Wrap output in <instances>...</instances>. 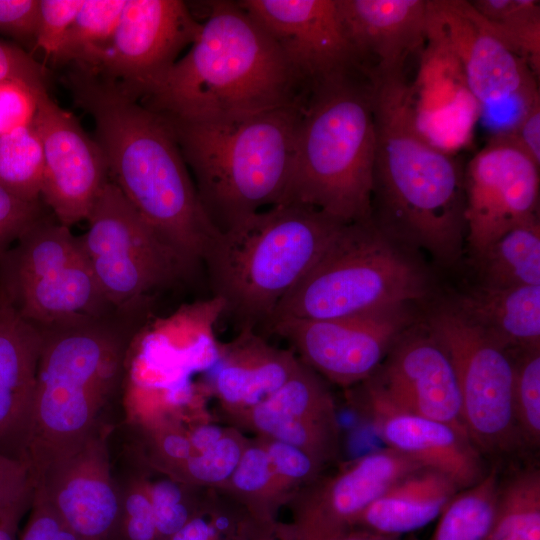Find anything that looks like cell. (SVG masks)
<instances>
[{
    "instance_id": "23",
    "label": "cell",
    "mask_w": 540,
    "mask_h": 540,
    "mask_svg": "<svg viewBox=\"0 0 540 540\" xmlns=\"http://www.w3.org/2000/svg\"><path fill=\"white\" fill-rule=\"evenodd\" d=\"M356 59L369 78L402 73L425 43L428 0H336Z\"/></svg>"
},
{
    "instance_id": "22",
    "label": "cell",
    "mask_w": 540,
    "mask_h": 540,
    "mask_svg": "<svg viewBox=\"0 0 540 540\" xmlns=\"http://www.w3.org/2000/svg\"><path fill=\"white\" fill-rule=\"evenodd\" d=\"M359 384L361 392L355 399L361 401L359 406L389 448L447 475L460 490L488 472L483 455L467 435L446 423L396 407L367 380Z\"/></svg>"
},
{
    "instance_id": "4",
    "label": "cell",
    "mask_w": 540,
    "mask_h": 540,
    "mask_svg": "<svg viewBox=\"0 0 540 540\" xmlns=\"http://www.w3.org/2000/svg\"><path fill=\"white\" fill-rule=\"evenodd\" d=\"M374 153L369 76L353 68L311 83L283 203L313 208L343 224L370 221Z\"/></svg>"
},
{
    "instance_id": "34",
    "label": "cell",
    "mask_w": 540,
    "mask_h": 540,
    "mask_svg": "<svg viewBox=\"0 0 540 540\" xmlns=\"http://www.w3.org/2000/svg\"><path fill=\"white\" fill-rule=\"evenodd\" d=\"M43 148L33 122L0 136V184L17 198L39 203Z\"/></svg>"
},
{
    "instance_id": "28",
    "label": "cell",
    "mask_w": 540,
    "mask_h": 540,
    "mask_svg": "<svg viewBox=\"0 0 540 540\" xmlns=\"http://www.w3.org/2000/svg\"><path fill=\"white\" fill-rule=\"evenodd\" d=\"M451 303L511 352L540 347V285H478Z\"/></svg>"
},
{
    "instance_id": "37",
    "label": "cell",
    "mask_w": 540,
    "mask_h": 540,
    "mask_svg": "<svg viewBox=\"0 0 540 540\" xmlns=\"http://www.w3.org/2000/svg\"><path fill=\"white\" fill-rule=\"evenodd\" d=\"M247 441L235 427L227 428L213 446L191 455L176 479L205 489L221 488L236 469Z\"/></svg>"
},
{
    "instance_id": "30",
    "label": "cell",
    "mask_w": 540,
    "mask_h": 540,
    "mask_svg": "<svg viewBox=\"0 0 540 540\" xmlns=\"http://www.w3.org/2000/svg\"><path fill=\"white\" fill-rule=\"evenodd\" d=\"M473 260L479 285L493 288L540 285V222L511 229Z\"/></svg>"
},
{
    "instance_id": "24",
    "label": "cell",
    "mask_w": 540,
    "mask_h": 540,
    "mask_svg": "<svg viewBox=\"0 0 540 540\" xmlns=\"http://www.w3.org/2000/svg\"><path fill=\"white\" fill-rule=\"evenodd\" d=\"M425 42L416 82L410 85L414 121L430 144L451 154L470 140L480 107L458 59L440 43Z\"/></svg>"
},
{
    "instance_id": "7",
    "label": "cell",
    "mask_w": 540,
    "mask_h": 540,
    "mask_svg": "<svg viewBox=\"0 0 540 540\" xmlns=\"http://www.w3.org/2000/svg\"><path fill=\"white\" fill-rule=\"evenodd\" d=\"M40 329L43 342L24 451L33 474L96 430L124 351L121 335L107 318Z\"/></svg>"
},
{
    "instance_id": "46",
    "label": "cell",
    "mask_w": 540,
    "mask_h": 540,
    "mask_svg": "<svg viewBox=\"0 0 540 540\" xmlns=\"http://www.w3.org/2000/svg\"><path fill=\"white\" fill-rule=\"evenodd\" d=\"M154 438L156 442L152 457L153 466L176 479L185 462L194 454L188 431L168 426L158 431Z\"/></svg>"
},
{
    "instance_id": "41",
    "label": "cell",
    "mask_w": 540,
    "mask_h": 540,
    "mask_svg": "<svg viewBox=\"0 0 540 540\" xmlns=\"http://www.w3.org/2000/svg\"><path fill=\"white\" fill-rule=\"evenodd\" d=\"M84 0H39V20L34 49L50 60L60 50Z\"/></svg>"
},
{
    "instance_id": "10",
    "label": "cell",
    "mask_w": 540,
    "mask_h": 540,
    "mask_svg": "<svg viewBox=\"0 0 540 540\" xmlns=\"http://www.w3.org/2000/svg\"><path fill=\"white\" fill-rule=\"evenodd\" d=\"M424 322L452 361L464 424L475 447L492 457L524 447L513 408L512 352L451 302L439 305Z\"/></svg>"
},
{
    "instance_id": "26",
    "label": "cell",
    "mask_w": 540,
    "mask_h": 540,
    "mask_svg": "<svg viewBox=\"0 0 540 540\" xmlns=\"http://www.w3.org/2000/svg\"><path fill=\"white\" fill-rule=\"evenodd\" d=\"M212 378L214 395L233 422L276 392L298 369L294 351L276 348L242 328L230 342L218 347Z\"/></svg>"
},
{
    "instance_id": "27",
    "label": "cell",
    "mask_w": 540,
    "mask_h": 540,
    "mask_svg": "<svg viewBox=\"0 0 540 540\" xmlns=\"http://www.w3.org/2000/svg\"><path fill=\"white\" fill-rule=\"evenodd\" d=\"M459 491L447 475L420 468L387 488L361 514L355 526L401 536L438 518Z\"/></svg>"
},
{
    "instance_id": "36",
    "label": "cell",
    "mask_w": 540,
    "mask_h": 540,
    "mask_svg": "<svg viewBox=\"0 0 540 540\" xmlns=\"http://www.w3.org/2000/svg\"><path fill=\"white\" fill-rule=\"evenodd\" d=\"M148 493L160 540H167L182 529L206 506L197 487L172 477L147 480Z\"/></svg>"
},
{
    "instance_id": "9",
    "label": "cell",
    "mask_w": 540,
    "mask_h": 540,
    "mask_svg": "<svg viewBox=\"0 0 540 540\" xmlns=\"http://www.w3.org/2000/svg\"><path fill=\"white\" fill-rule=\"evenodd\" d=\"M4 295L37 327L79 319L107 318L104 297L79 236L42 216L0 259Z\"/></svg>"
},
{
    "instance_id": "25",
    "label": "cell",
    "mask_w": 540,
    "mask_h": 540,
    "mask_svg": "<svg viewBox=\"0 0 540 540\" xmlns=\"http://www.w3.org/2000/svg\"><path fill=\"white\" fill-rule=\"evenodd\" d=\"M42 331L0 299V453L24 459Z\"/></svg>"
},
{
    "instance_id": "39",
    "label": "cell",
    "mask_w": 540,
    "mask_h": 540,
    "mask_svg": "<svg viewBox=\"0 0 540 540\" xmlns=\"http://www.w3.org/2000/svg\"><path fill=\"white\" fill-rule=\"evenodd\" d=\"M121 514L116 540H160L144 477L132 478L120 488Z\"/></svg>"
},
{
    "instance_id": "48",
    "label": "cell",
    "mask_w": 540,
    "mask_h": 540,
    "mask_svg": "<svg viewBox=\"0 0 540 540\" xmlns=\"http://www.w3.org/2000/svg\"><path fill=\"white\" fill-rule=\"evenodd\" d=\"M20 79L47 87V70L30 53L17 45L0 41V80Z\"/></svg>"
},
{
    "instance_id": "16",
    "label": "cell",
    "mask_w": 540,
    "mask_h": 540,
    "mask_svg": "<svg viewBox=\"0 0 540 540\" xmlns=\"http://www.w3.org/2000/svg\"><path fill=\"white\" fill-rule=\"evenodd\" d=\"M423 467L389 447L356 458L294 491L287 503L291 521L277 522V535L280 540H322L356 527L361 514L387 488Z\"/></svg>"
},
{
    "instance_id": "44",
    "label": "cell",
    "mask_w": 540,
    "mask_h": 540,
    "mask_svg": "<svg viewBox=\"0 0 540 540\" xmlns=\"http://www.w3.org/2000/svg\"><path fill=\"white\" fill-rule=\"evenodd\" d=\"M42 216L39 203L25 202L0 184V259Z\"/></svg>"
},
{
    "instance_id": "18",
    "label": "cell",
    "mask_w": 540,
    "mask_h": 540,
    "mask_svg": "<svg viewBox=\"0 0 540 540\" xmlns=\"http://www.w3.org/2000/svg\"><path fill=\"white\" fill-rule=\"evenodd\" d=\"M33 124L43 148L41 198L58 222L70 228L87 219L109 182L104 153L76 117L51 99L47 88L39 92Z\"/></svg>"
},
{
    "instance_id": "43",
    "label": "cell",
    "mask_w": 540,
    "mask_h": 540,
    "mask_svg": "<svg viewBox=\"0 0 540 540\" xmlns=\"http://www.w3.org/2000/svg\"><path fill=\"white\" fill-rule=\"evenodd\" d=\"M208 496L205 508L167 540H226L242 509Z\"/></svg>"
},
{
    "instance_id": "52",
    "label": "cell",
    "mask_w": 540,
    "mask_h": 540,
    "mask_svg": "<svg viewBox=\"0 0 540 540\" xmlns=\"http://www.w3.org/2000/svg\"><path fill=\"white\" fill-rule=\"evenodd\" d=\"M226 429L213 423H201L189 430L188 436L194 453L203 452L213 446Z\"/></svg>"
},
{
    "instance_id": "47",
    "label": "cell",
    "mask_w": 540,
    "mask_h": 540,
    "mask_svg": "<svg viewBox=\"0 0 540 540\" xmlns=\"http://www.w3.org/2000/svg\"><path fill=\"white\" fill-rule=\"evenodd\" d=\"M20 540H78L52 505L34 492L30 515Z\"/></svg>"
},
{
    "instance_id": "42",
    "label": "cell",
    "mask_w": 540,
    "mask_h": 540,
    "mask_svg": "<svg viewBox=\"0 0 540 540\" xmlns=\"http://www.w3.org/2000/svg\"><path fill=\"white\" fill-rule=\"evenodd\" d=\"M44 88L20 79L0 80V136L33 122Z\"/></svg>"
},
{
    "instance_id": "21",
    "label": "cell",
    "mask_w": 540,
    "mask_h": 540,
    "mask_svg": "<svg viewBox=\"0 0 540 540\" xmlns=\"http://www.w3.org/2000/svg\"><path fill=\"white\" fill-rule=\"evenodd\" d=\"M238 427L295 446L326 466L340 449L333 396L323 378L302 361L272 395L233 421Z\"/></svg>"
},
{
    "instance_id": "15",
    "label": "cell",
    "mask_w": 540,
    "mask_h": 540,
    "mask_svg": "<svg viewBox=\"0 0 540 540\" xmlns=\"http://www.w3.org/2000/svg\"><path fill=\"white\" fill-rule=\"evenodd\" d=\"M539 166L492 135L464 171L466 243L473 259L513 228L539 221Z\"/></svg>"
},
{
    "instance_id": "49",
    "label": "cell",
    "mask_w": 540,
    "mask_h": 540,
    "mask_svg": "<svg viewBox=\"0 0 540 540\" xmlns=\"http://www.w3.org/2000/svg\"><path fill=\"white\" fill-rule=\"evenodd\" d=\"M506 135L540 167V97L536 98L517 124Z\"/></svg>"
},
{
    "instance_id": "38",
    "label": "cell",
    "mask_w": 540,
    "mask_h": 540,
    "mask_svg": "<svg viewBox=\"0 0 540 540\" xmlns=\"http://www.w3.org/2000/svg\"><path fill=\"white\" fill-rule=\"evenodd\" d=\"M34 494V476L29 464L0 453V524L18 528L30 510Z\"/></svg>"
},
{
    "instance_id": "11",
    "label": "cell",
    "mask_w": 540,
    "mask_h": 540,
    "mask_svg": "<svg viewBox=\"0 0 540 540\" xmlns=\"http://www.w3.org/2000/svg\"><path fill=\"white\" fill-rule=\"evenodd\" d=\"M86 221L88 229L79 238L114 309L140 307L150 293L174 284L191 270L110 181Z\"/></svg>"
},
{
    "instance_id": "54",
    "label": "cell",
    "mask_w": 540,
    "mask_h": 540,
    "mask_svg": "<svg viewBox=\"0 0 540 540\" xmlns=\"http://www.w3.org/2000/svg\"><path fill=\"white\" fill-rule=\"evenodd\" d=\"M16 528L0 524V540H15Z\"/></svg>"
},
{
    "instance_id": "31",
    "label": "cell",
    "mask_w": 540,
    "mask_h": 540,
    "mask_svg": "<svg viewBox=\"0 0 540 540\" xmlns=\"http://www.w3.org/2000/svg\"><path fill=\"white\" fill-rule=\"evenodd\" d=\"M485 540H540V472L531 467L500 481L495 516Z\"/></svg>"
},
{
    "instance_id": "40",
    "label": "cell",
    "mask_w": 540,
    "mask_h": 540,
    "mask_svg": "<svg viewBox=\"0 0 540 540\" xmlns=\"http://www.w3.org/2000/svg\"><path fill=\"white\" fill-rule=\"evenodd\" d=\"M256 437L277 475L294 491L321 476L325 466L303 450L272 438Z\"/></svg>"
},
{
    "instance_id": "53",
    "label": "cell",
    "mask_w": 540,
    "mask_h": 540,
    "mask_svg": "<svg viewBox=\"0 0 540 540\" xmlns=\"http://www.w3.org/2000/svg\"><path fill=\"white\" fill-rule=\"evenodd\" d=\"M322 540H401V536L381 534L356 526L343 533Z\"/></svg>"
},
{
    "instance_id": "17",
    "label": "cell",
    "mask_w": 540,
    "mask_h": 540,
    "mask_svg": "<svg viewBox=\"0 0 540 540\" xmlns=\"http://www.w3.org/2000/svg\"><path fill=\"white\" fill-rule=\"evenodd\" d=\"M33 476L34 492L52 505L78 540H116L120 487L97 430L54 456Z\"/></svg>"
},
{
    "instance_id": "20",
    "label": "cell",
    "mask_w": 540,
    "mask_h": 540,
    "mask_svg": "<svg viewBox=\"0 0 540 540\" xmlns=\"http://www.w3.org/2000/svg\"><path fill=\"white\" fill-rule=\"evenodd\" d=\"M237 2L275 41L307 86L336 73L362 69L336 0Z\"/></svg>"
},
{
    "instance_id": "35",
    "label": "cell",
    "mask_w": 540,
    "mask_h": 540,
    "mask_svg": "<svg viewBox=\"0 0 540 540\" xmlns=\"http://www.w3.org/2000/svg\"><path fill=\"white\" fill-rule=\"evenodd\" d=\"M513 408L524 446L540 442V347L512 352Z\"/></svg>"
},
{
    "instance_id": "2",
    "label": "cell",
    "mask_w": 540,
    "mask_h": 540,
    "mask_svg": "<svg viewBox=\"0 0 540 540\" xmlns=\"http://www.w3.org/2000/svg\"><path fill=\"white\" fill-rule=\"evenodd\" d=\"M375 125L371 221L438 263H456L466 242L464 170L417 130L404 72L371 78Z\"/></svg>"
},
{
    "instance_id": "33",
    "label": "cell",
    "mask_w": 540,
    "mask_h": 540,
    "mask_svg": "<svg viewBox=\"0 0 540 540\" xmlns=\"http://www.w3.org/2000/svg\"><path fill=\"white\" fill-rule=\"evenodd\" d=\"M500 478L496 467L462 489L438 517L431 540H485L492 525Z\"/></svg>"
},
{
    "instance_id": "3",
    "label": "cell",
    "mask_w": 540,
    "mask_h": 540,
    "mask_svg": "<svg viewBox=\"0 0 540 540\" xmlns=\"http://www.w3.org/2000/svg\"><path fill=\"white\" fill-rule=\"evenodd\" d=\"M307 84L237 1L208 2L189 50L140 102L163 116L220 121L294 104Z\"/></svg>"
},
{
    "instance_id": "6",
    "label": "cell",
    "mask_w": 540,
    "mask_h": 540,
    "mask_svg": "<svg viewBox=\"0 0 540 540\" xmlns=\"http://www.w3.org/2000/svg\"><path fill=\"white\" fill-rule=\"evenodd\" d=\"M346 224L282 203L221 231L204 259L215 298L242 328L267 325Z\"/></svg>"
},
{
    "instance_id": "55",
    "label": "cell",
    "mask_w": 540,
    "mask_h": 540,
    "mask_svg": "<svg viewBox=\"0 0 540 540\" xmlns=\"http://www.w3.org/2000/svg\"><path fill=\"white\" fill-rule=\"evenodd\" d=\"M410 540H414V539H410Z\"/></svg>"
},
{
    "instance_id": "45",
    "label": "cell",
    "mask_w": 540,
    "mask_h": 540,
    "mask_svg": "<svg viewBox=\"0 0 540 540\" xmlns=\"http://www.w3.org/2000/svg\"><path fill=\"white\" fill-rule=\"evenodd\" d=\"M39 0H0V33L34 49Z\"/></svg>"
},
{
    "instance_id": "50",
    "label": "cell",
    "mask_w": 540,
    "mask_h": 540,
    "mask_svg": "<svg viewBox=\"0 0 540 540\" xmlns=\"http://www.w3.org/2000/svg\"><path fill=\"white\" fill-rule=\"evenodd\" d=\"M469 3L481 17L491 22L506 21L540 4L535 0H474Z\"/></svg>"
},
{
    "instance_id": "51",
    "label": "cell",
    "mask_w": 540,
    "mask_h": 540,
    "mask_svg": "<svg viewBox=\"0 0 540 540\" xmlns=\"http://www.w3.org/2000/svg\"><path fill=\"white\" fill-rule=\"evenodd\" d=\"M275 522H263L241 511L226 540H279Z\"/></svg>"
},
{
    "instance_id": "29",
    "label": "cell",
    "mask_w": 540,
    "mask_h": 540,
    "mask_svg": "<svg viewBox=\"0 0 540 540\" xmlns=\"http://www.w3.org/2000/svg\"><path fill=\"white\" fill-rule=\"evenodd\" d=\"M213 490L263 522H275L278 510L289 502L294 493L273 469L257 437L248 439L242 457L227 482Z\"/></svg>"
},
{
    "instance_id": "19",
    "label": "cell",
    "mask_w": 540,
    "mask_h": 540,
    "mask_svg": "<svg viewBox=\"0 0 540 540\" xmlns=\"http://www.w3.org/2000/svg\"><path fill=\"white\" fill-rule=\"evenodd\" d=\"M367 381L396 407L469 437L452 361L425 322L417 321L400 336Z\"/></svg>"
},
{
    "instance_id": "13",
    "label": "cell",
    "mask_w": 540,
    "mask_h": 540,
    "mask_svg": "<svg viewBox=\"0 0 540 540\" xmlns=\"http://www.w3.org/2000/svg\"><path fill=\"white\" fill-rule=\"evenodd\" d=\"M417 321L411 305H404L347 318H282L268 327L323 379L347 388L370 378Z\"/></svg>"
},
{
    "instance_id": "12",
    "label": "cell",
    "mask_w": 540,
    "mask_h": 540,
    "mask_svg": "<svg viewBox=\"0 0 540 540\" xmlns=\"http://www.w3.org/2000/svg\"><path fill=\"white\" fill-rule=\"evenodd\" d=\"M425 39L440 43L458 59L479 104V117L487 122L498 114L491 127L504 110L509 131V115L516 125L540 97L529 65L477 22L469 1L428 0Z\"/></svg>"
},
{
    "instance_id": "1",
    "label": "cell",
    "mask_w": 540,
    "mask_h": 540,
    "mask_svg": "<svg viewBox=\"0 0 540 540\" xmlns=\"http://www.w3.org/2000/svg\"><path fill=\"white\" fill-rule=\"evenodd\" d=\"M76 107L94 121L109 181L193 269L219 231L206 214L169 121L116 83L69 66L61 76Z\"/></svg>"
},
{
    "instance_id": "8",
    "label": "cell",
    "mask_w": 540,
    "mask_h": 540,
    "mask_svg": "<svg viewBox=\"0 0 540 540\" xmlns=\"http://www.w3.org/2000/svg\"><path fill=\"white\" fill-rule=\"evenodd\" d=\"M418 253L371 220L346 224L267 326L282 318H347L421 301L431 278Z\"/></svg>"
},
{
    "instance_id": "14",
    "label": "cell",
    "mask_w": 540,
    "mask_h": 540,
    "mask_svg": "<svg viewBox=\"0 0 540 540\" xmlns=\"http://www.w3.org/2000/svg\"><path fill=\"white\" fill-rule=\"evenodd\" d=\"M199 29L183 1L126 0L110 43L86 70L141 101L158 87Z\"/></svg>"
},
{
    "instance_id": "32",
    "label": "cell",
    "mask_w": 540,
    "mask_h": 540,
    "mask_svg": "<svg viewBox=\"0 0 540 540\" xmlns=\"http://www.w3.org/2000/svg\"><path fill=\"white\" fill-rule=\"evenodd\" d=\"M125 3L126 0H84L52 63L92 69L110 43Z\"/></svg>"
},
{
    "instance_id": "5",
    "label": "cell",
    "mask_w": 540,
    "mask_h": 540,
    "mask_svg": "<svg viewBox=\"0 0 540 540\" xmlns=\"http://www.w3.org/2000/svg\"><path fill=\"white\" fill-rule=\"evenodd\" d=\"M304 97L291 105L232 120L187 121L164 116L202 206L219 232L284 202Z\"/></svg>"
}]
</instances>
